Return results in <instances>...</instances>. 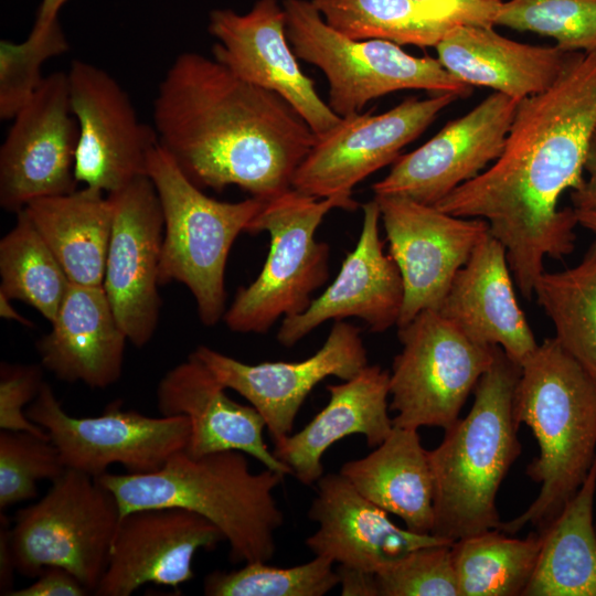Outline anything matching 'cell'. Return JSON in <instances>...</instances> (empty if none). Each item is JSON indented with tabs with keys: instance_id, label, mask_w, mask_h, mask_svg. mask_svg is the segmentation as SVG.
Segmentation results:
<instances>
[{
	"instance_id": "cell-1",
	"label": "cell",
	"mask_w": 596,
	"mask_h": 596,
	"mask_svg": "<svg viewBox=\"0 0 596 596\" xmlns=\"http://www.w3.org/2000/svg\"><path fill=\"white\" fill-rule=\"evenodd\" d=\"M595 130L596 51L575 52L549 89L518 103L499 158L434 205L487 221L525 299L544 258H562L575 247V211L557 203L565 190L582 185Z\"/></svg>"
},
{
	"instance_id": "cell-2",
	"label": "cell",
	"mask_w": 596,
	"mask_h": 596,
	"mask_svg": "<svg viewBox=\"0 0 596 596\" xmlns=\"http://www.w3.org/2000/svg\"><path fill=\"white\" fill-rule=\"evenodd\" d=\"M152 117L158 142L195 185H237L264 201L291 188L318 139L281 96L195 52L168 68Z\"/></svg>"
},
{
	"instance_id": "cell-3",
	"label": "cell",
	"mask_w": 596,
	"mask_h": 596,
	"mask_svg": "<svg viewBox=\"0 0 596 596\" xmlns=\"http://www.w3.org/2000/svg\"><path fill=\"white\" fill-rule=\"evenodd\" d=\"M285 476L252 472L245 453L227 450L192 457L185 450L149 473L105 472L97 480L116 497L120 518L148 508L195 512L223 533L232 563L269 562L284 523L274 491Z\"/></svg>"
},
{
	"instance_id": "cell-4",
	"label": "cell",
	"mask_w": 596,
	"mask_h": 596,
	"mask_svg": "<svg viewBox=\"0 0 596 596\" xmlns=\"http://www.w3.org/2000/svg\"><path fill=\"white\" fill-rule=\"evenodd\" d=\"M520 373L521 366L496 347L468 415L444 429L441 443L428 450L434 482L430 534L458 541L500 529L496 497L521 454L514 414Z\"/></svg>"
},
{
	"instance_id": "cell-5",
	"label": "cell",
	"mask_w": 596,
	"mask_h": 596,
	"mask_svg": "<svg viewBox=\"0 0 596 596\" xmlns=\"http://www.w3.org/2000/svg\"><path fill=\"white\" fill-rule=\"evenodd\" d=\"M514 414L538 441L526 473L541 489L523 513L501 523L508 534L546 526L586 478L596 456V382L555 338L545 339L521 364Z\"/></svg>"
},
{
	"instance_id": "cell-6",
	"label": "cell",
	"mask_w": 596,
	"mask_h": 596,
	"mask_svg": "<svg viewBox=\"0 0 596 596\" xmlns=\"http://www.w3.org/2000/svg\"><path fill=\"white\" fill-rule=\"evenodd\" d=\"M146 175L163 215L159 285L187 286L201 322L215 326L226 310L224 276L231 247L266 201L252 196L224 202L207 196L159 142L149 152Z\"/></svg>"
},
{
	"instance_id": "cell-7",
	"label": "cell",
	"mask_w": 596,
	"mask_h": 596,
	"mask_svg": "<svg viewBox=\"0 0 596 596\" xmlns=\"http://www.w3.org/2000/svg\"><path fill=\"white\" fill-rule=\"evenodd\" d=\"M353 198L318 199L292 188L265 202L247 233L267 232L269 251L254 281L237 290L223 320L241 333H266L283 317L305 311L329 276V246L316 231L332 209L353 211Z\"/></svg>"
},
{
	"instance_id": "cell-8",
	"label": "cell",
	"mask_w": 596,
	"mask_h": 596,
	"mask_svg": "<svg viewBox=\"0 0 596 596\" xmlns=\"http://www.w3.org/2000/svg\"><path fill=\"white\" fill-rule=\"evenodd\" d=\"M286 34L298 58L323 72L329 107L340 117L362 113L374 98L402 89L459 97L471 86L430 56H414L386 40H353L329 26L311 1L284 0Z\"/></svg>"
},
{
	"instance_id": "cell-9",
	"label": "cell",
	"mask_w": 596,
	"mask_h": 596,
	"mask_svg": "<svg viewBox=\"0 0 596 596\" xmlns=\"http://www.w3.org/2000/svg\"><path fill=\"white\" fill-rule=\"evenodd\" d=\"M119 520L120 509L109 489L97 478L66 468L45 496L15 514L10 529L15 571L36 577L46 566H61L94 594Z\"/></svg>"
},
{
	"instance_id": "cell-10",
	"label": "cell",
	"mask_w": 596,
	"mask_h": 596,
	"mask_svg": "<svg viewBox=\"0 0 596 596\" xmlns=\"http://www.w3.org/2000/svg\"><path fill=\"white\" fill-rule=\"evenodd\" d=\"M397 328L402 350L390 372L393 424L450 427L492 364L496 347L472 341L438 310H424Z\"/></svg>"
},
{
	"instance_id": "cell-11",
	"label": "cell",
	"mask_w": 596,
	"mask_h": 596,
	"mask_svg": "<svg viewBox=\"0 0 596 596\" xmlns=\"http://www.w3.org/2000/svg\"><path fill=\"white\" fill-rule=\"evenodd\" d=\"M25 415L45 429L65 468L94 478L113 464H120L128 473L155 472L185 449L190 435L185 416L150 417L123 411L119 402L99 416L74 417L45 382Z\"/></svg>"
},
{
	"instance_id": "cell-12",
	"label": "cell",
	"mask_w": 596,
	"mask_h": 596,
	"mask_svg": "<svg viewBox=\"0 0 596 596\" xmlns=\"http://www.w3.org/2000/svg\"><path fill=\"white\" fill-rule=\"evenodd\" d=\"M390 255L404 286L397 327L438 310L459 269L489 233L487 221L456 216L401 195H374Z\"/></svg>"
},
{
	"instance_id": "cell-13",
	"label": "cell",
	"mask_w": 596,
	"mask_h": 596,
	"mask_svg": "<svg viewBox=\"0 0 596 596\" xmlns=\"http://www.w3.org/2000/svg\"><path fill=\"white\" fill-rule=\"evenodd\" d=\"M457 98L454 93L426 99L408 97L379 115H373L372 108L341 118L333 129L318 137L297 168L291 188L318 199L352 198L359 182L394 162L401 150Z\"/></svg>"
},
{
	"instance_id": "cell-14",
	"label": "cell",
	"mask_w": 596,
	"mask_h": 596,
	"mask_svg": "<svg viewBox=\"0 0 596 596\" xmlns=\"http://www.w3.org/2000/svg\"><path fill=\"white\" fill-rule=\"evenodd\" d=\"M0 148V205L19 213L30 202L76 190L78 125L67 73L44 77L12 118Z\"/></svg>"
},
{
	"instance_id": "cell-15",
	"label": "cell",
	"mask_w": 596,
	"mask_h": 596,
	"mask_svg": "<svg viewBox=\"0 0 596 596\" xmlns=\"http://www.w3.org/2000/svg\"><path fill=\"white\" fill-rule=\"evenodd\" d=\"M67 76L78 125L76 181L109 194L146 175L158 137L140 121L128 93L105 70L82 60L72 62Z\"/></svg>"
},
{
	"instance_id": "cell-16",
	"label": "cell",
	"mask_w": 596,
	"mask_h": 596,
	"mask_svg": "<svg viewBox=\"0 0 596 596\" xmlns=\"http://www.w3.org/2000/svg\"><path fill=\"white\" fill-rule=\"evenodd\" d=\"M192 354L225 389L258 411L273 444L292 433L299 409L318 383L328 376L350 380L369 365L360 329L343 320L334 321L322 347L301 361L247 364L206 345Z\"/></svg>"
},
{
	"instance_id": "cell-17",
	"label": "cell",
	"mask_w": 596,
	"mask_h": 596,
	"mask_svg": "<svg viewBox=\"0 0 596 596\" xmlns=\"http://www.w3.org/2000/svg\"><path fill=\"white\" fill-rule=\"evenodd\" d=\"M107 195L114 219L103 287L128 341L141 348L155 333L161 304L162 210L147 175Z\"/></svg>"
},
{
	"instance_id": "cell-18",
	"label": "cell",
	"mask_w": 596,
	"mask_h": 596,
	"mask_svg": "<svg viewBox=\"0 0 596 596\" xmlns=\"http://www.w3.org/2000/svg\"><path fill=\"white\" fill-rule=\"evenodd\" d=\"M518 103L501 93L490 94L423 146L400 156L389 174L372 185L374 195H401L436 205L499 158Z\"/></svg>"
},
{
	"instance_id": "cell-19",
	"label": "cell",
	"mask_w": 596,
	"mask_h": 596,
	"mask_svg": "<svg viewBox=\"0 0 596 596\" xmlns=\"http://www.w3.org/2000/svg\"><path fill=\"white\" fill-rule=\"evenodd\" d=\"M209 32L217 40L213 58L237 77L274 92L289 103L320 137L338 116L300 68L286 34V15L277 0H258L244 14L230 9L210 13Z\"/></svg>"
},
{
	"instance_id": "cell-20",
	"label": "cell",
	"mask_w": 596,
	"mask_h": 596,
	"mask_svg": "<svg viewBox=\"0 0 596 596\" xmlns=\"http://www.w3.org/2000/svg\"><path fill=\"white\" fill-rule=\"evenodd\" d=\"M225 538L204 517L182 508H148L123 515L107 568L93 595L129 596L145 584L178 587L193 578L199 550Z\"/></svg>"
},
{
	"instance_id": "cell-21",
	"label": "cell",
	"mask_w": 596,
	"mask_h": 596,
	"mask_svg": "<svg viewBox=\"0 0 596 596\" xmlns=\"http://www.w3.org/2000/svg\"><path fill=\"white\" fill-rule=\"evenodd\" d=\"M362 210L354 249L345 256L334 280L305 311L281 320L277 333L281 345H295L329 320L359 318L377 333L397 326L404 301L402 276L392 256L384 253L376 200L364 203Z\"/></svg>"
},
{
	"instance_id": "cell-22",
	"label": "cell",
	"mask_w": 596,
	"mask_h": 596,
	"mask_svg": "<svg viewBox=\"0 0 596 596\" xmlns=\"http://www.w3.org/2000/svg\"><path fill=\"white\" fill-rule=\"evenodd\" d=\"M387 514L339 472L323 475L308 511L318 529L305 544L315 556L376 573L413 550L455 542L402 529Z\"/></svg>"
},
{
	"instance_id": "cell-23",
	"label": "cell",
	"mask_w": 596,
	"mask_h": 596,
	"mask_svg": "<svg viewBox=\"0 0 596 596\" xmlns=\"http://www.w3.org/2000/svg\"><path fill=\"white\" fill-rule=\"evenodd\" d=\"M225 387L192 353L161 379L157 389L162 416H185L190 435L185 453L200 457L212 453H245L265 468L290 475L264 440L266 424L258 411L230 398Z\"/></svg>"
},
{
	"instance_id": "cell-24",
	"label": "cell",
	"mask_w": 596,
	"mask_h": 596,
	"mask_svg": "<svg viewBox=\"0 0 596 596\" xmlns=\"http://www.w3.org/2000/svg\"><path fill=\"white\" fill-rule=\"evenodd\" d=\"M504 246L490 232L455 276L438 311L472 341L521 364L538 342L520 308Z\"/></svg>"
},
{
	"instance_id": "cell-25",
	"label": "cell",
	"mask_w": 596,
	"mask_h": 596,
	"mask_svg": "<svg viewBox=\"0 0 596 596\" xmlns=\"http://www.w3.org/2000/svg\"><path fill=\"white\" fill-rule=\"evenodd\" d=\"M51 324L36 344L44 369L62 381L92 389L120 379L128 339L103 286L71 283Z\"/></svg>"
},
{
	"instance_id": "cell-26",
	"label": "cell",
	"mask_w": 596,
	"mask_h": 596,
	"mask_svg": "<svg viewBox=\"0 0 596 596\" xmlns=\"http://www.w3.org/2000/svg\"><path fill=\"white\" fill-rule=\"evenodd\" d=\"M327 405L299 432L274 444L273 454L299 482L311 486L323 476L322 456L342 438L360 434L376 447L393 429L390 371L366 365L340 384H328Z\"/></svg>"
},
{
	"instance_id": "cell-27",
	"label": "cell",
	"mask_w": 596,
	"mask_h": 596,
	"mask_svg": "<svg viewBox=\"0 0 596 596\" xmlns=\"http://www.w3.org/2000/svg\"><path fill=\"white\" fill-rule=\"evenodd\" d=\"M440 64L469 86L492 88L520 102L549 89L575 52L520 43L493 26L458 24L435 46Z\"/></svg>"
},
{
	"instance_id": "cell-28",
	"label": "cell",
	"mask_w": 596,
	"mask_h": 596,
	"mask_svg": "<svg viewBox=\"0 0 596 596\" xmlns=\"http://www.w3.org/2000/svg\"><path fill=\"white\" fill-rule=\"evenodd\" d=\"M339 473L364 498L401 518L409 531L430 534L434 482L417 429L394 425L373 451L344 462Z\"/></svg>"
},
{
	"instance_id": "cell-29",
	"label": "cell",
	"mask_w": 596,
	"mask_h": 596,
	"mask_svg": "<svg viewBox=\"0 0 596 596\" xmlns=\"http://www.w3.org/2000/svg\"><path fill=\"white\" fill-rule=\"evenodd\" d=\"M23 211L71 283L103 286L114 219L108 195L85 187L34 200Z\"/></svg>"
},
{
	"instance_id": "cell-30",
	"label": "cell",
	"mask_w": 596,
	"mask_h": 596,
	"mask_svg": "<svg viewBox=\"0 0 596 596\" xmlns=\"http://www.w3.org/2000/svg\"><path fill=\"white\" fill-rule=\"evenodd\" d=\"M595 491L596 456L578 490L540 530L538 563L522 596H596Z\"/></svg>"
},
{
	"instance_id": "cell-31",
	"label": "cell",
	"mask_w": 596,
	"mask_h": 596,
	"mask_svg": "<svg viewBox=\"0 0 596 596\" xmlns=\"http://www.w3.org/2000/svg\"><path fill=\"white\" fill-rule=\"evenodd\" d=\"M541 544L540 532L515 539L499 529L455 541L451 556L459 596H522Z\"/></svg>"
},
{
	"instance_id": "cell-32",
	"label": "cell",
	"mask_w": 596,
	"mask_h": 596,
	"mask_svg": "<svg viewBox=\"0 0 596 596\" xmlns=\"http://www.w3.org/2000/svg\"><path fill=\"white\" fill-rule=\"evenodd\" d=\"M533 295L553 322L554 338L596 382V240L576 266L544 270Z\"/></svg>"
},
{
	"instance_id": "cell-33",
	"label": "cell",
	"mask_w": 596,
	"mask_h": 596,
	"mask_svg": "<svg viewBox=\"0 0 596 596\" xmlns=\"http://www.w3.org/2000/svg\"><path fill=\"white\" fill-rule=\"evenodd\" d=\"M17 215L0 241V292L32 306L52 323L71 281L26 213Z\"/></svg>"
},
{
	"instance_id": "cell-34",
	"label": "cell",
	"mask_w": 596,
	"mask_h": 596,
	"mask_svg": "<svg viewBox=\"0 0 596 596\" xmlns=\"http://www.w3.org/2000/svg\"><path fill=\"white\" fill-rule=\"evenodd\" d=\"M326 23L353 40H386L398 45L436 46L458 24L411 0H311Z\"/></svg>"
},
{
	"instance_id": "cell-35",
	"label": "cell",
	"mask_w": 596,
	"mask_h": 596,
	"mask_svg": "<svg viewBox=\"0 0 596 596\" xmlns=\"http://www.w3.org/2000/svg\"><path fill=\"white\" fill-rule=\"evenodd\" d=\"M333 564L322 556L292 567L244 563L234 571L207 574L203 592L207 596H323L339 585Z\"/></svg>"
},
{
	"instance_id": "cell-36",
	"label": "cell",
	"mask_w": 596,
	"mask_h": 596,
	"mask_svg": "<svg viewBox=\"0 0 596 596\" xmlns=\"http://www.w3.org/2000/svg\"><path fill=\"white\" fill-rule=\"evenodd\" d=\"M494 25L553 38L567 52L596 51V0H509Z\"/></svg>"
},
{
	"instance_id": "cell-37",
	"label": "cell",
	"mask_w": 596,
	"mask_h": 596,
	"mask_svg": "<svg viewBox=\"0 0 596 596\" xmlns=\"http://www.w3.org/2000/svg\"><path fill=\"white\" fill-rule=\"evenodd\" d=\"M70 49L58 19L34 23L29 36L20 42L0 41V119L10 120L29 102L45 76L41 70L52 57Z\"/></svg>"
},
{
	"instance_id": "cell-38",
	"label": "cell",
	"mask_w": 596,
	"mask_h": 596,
	"mask_svg": "<svg viewBox=\"0 0 596 596\" xmlns=\"http://www.w3.org/2000/svg\"><path fill=\"white\" fill-rule=\"evenodd\" d=\"M65 466L47 439L24 430L0 432V509L36 497L40 480H55Z\"/></svg>"
},
{
	"instance_id": "cell-39",
	"label": "cell",
	"mask_w": 596,
	"mask_h": 596,
	"mask_svg": "<svg viewBox=\"0 0 596 596\" xmlns=\"http://www.w3.org/2000/svg\"><path fill=\"white\" fill-rule=\"evenodd\" d=\"M453 544L413 550L379 570V596H459Z\"/></svg>"
},
{
	"instance_id": "cell-40",
	"label": "cell",
	"mask_w": 596,
	"mask_h": 596,
	"mask_svg": "<svg viewBox=\"0 0 596 596\" xmlns=\"http://www.w3.org/2000/svg\"><path fill=\"white\" fill-rule=\"evenodd\" d=\"M42 365L1 363L0 428L30 432L50 439L44 428L28 418L24 406L38 396L42 385Z\"/></svg>"
},
{
	"instance_id": "cell-41",
	"label": "cell",
	"mask_w": 596,
	"mask_h": 596,
	"mask_svg": "<svg viewBox=\"0 0 596 596\" xmlns=\"http://www.w3.org/2000/svg\"><path fill=\"white\" fill-rule=\"evenodd\" d=\"M454 24L494 26L501 0H411Z\"/></svg>"
},
{
	"instance_id": "cell-42",
	"label": "cell",
	"mask_w": 596,
	"mask_h": 596,
	"mask_svg": "<svg viewBox=\"0 0 596 596\" xmlns=\"http://www.w3.org/2000/svg\"><path fill=\"white\" fill-rule=\"evenodd\" d=\"M91 593L66 568L46 566L36 581L23 588L13 589L8 596H86Z\"/></svg>"
},
{
	"instance_id": "cell-43",
	"label": "cell",
	"mask_w": 596,
	"mask_h": 596,
	"mask_svg": "<svg viewBox=\"0 0 596 596\" xmlns=\"http://www.w3.org/2000/svg\"><path fill=\"white\" fill-rule=\"evenodd\" d=\"M584 171L587 179H584L578 189L572 190L571 200L574 210L596 211V130L589 142Z\"/></svg>"
},
{
	"instance_id": "cell-44",
	"label": "cell",
	"mask_w": 596,
	"mask_h": 596,
	"mask_svg": "<svg viewBox=\"0 0 596 596\" xmlns=\"http://www.w3.org/2000/svg\"><path fill=\"white\" fill-rule=\"evenodd\" d=\"M337 572L342 596H379L375 573L342 565Z\"/></svg>"
},
{
	"instance_id": "cell-45",
	"label": "cell",
	"mask_w": 596,
	"mask_h": 596,
	"mask_svg": "<svg viewBox=\"0 0 596 596\" xmlns=\"http://www.w3.org/2000/svg\"><path fill=\"white\" fill-rule=\"evenodd\" d=\"M9 522L1 512L0 528V594L8 596L13 590L15 566L11 552Z\"/></svg>"
},
{
	"instance_id": "cell-46",
	"label": "cell",
	"mask_w": 596,
	"mask_h": 596,
	"mask_svg": "<svg viewBox=\"0 0 596 596\" xmlns=\"http://www.w3.org/2000/svg\"><path fill=\"white\" fill-rule=\"evenodd\" d=\"M68 0H42L35 20L36 24H47L57 19L58 12Z\"/></svg>"
},
{
	"instance_id": "cell-47",
	"label": "cell",
	"mask_w": 596,
	"mask_h": 596,
	"mask_svg": "<svg viewBox=\"0 0 596 596\" xmlns=\"http://www.w3.org/2000/svg\"><path fill=\"white\" fill-rule=\"evenodd\" d=\"M0 315L1 317L20 322L25 327H32V321L20 315L12 306L11 299L0 292Z\"/></svg>"
},
{
	"instance_id": "cell-48",
	"label": "cell",
	"mask_w": 596,
	"mask_h": 596,
	"mask_svg": "<svg viewBox=\"0 0 596 596\" xmlns=\"http://www.w3.org/2000/svg\"><path fill=\"white\" fill-rule=\"evenodd\" d=\"M577 223L596 235V211L574 210Z\"/></svg>"
}]
</instances>
